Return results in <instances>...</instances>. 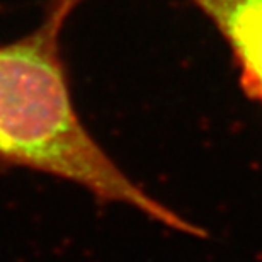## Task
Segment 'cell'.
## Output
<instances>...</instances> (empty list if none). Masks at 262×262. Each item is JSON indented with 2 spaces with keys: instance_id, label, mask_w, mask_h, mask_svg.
I'll return each mask as SVG.
<instances>
[{
  "instance_id": "1",
  "label": "cell",
  "mask_w": 262,
  "mask_h": 262,
  "mask_svg": "<svg viewBox=\"0 0 262 262\" xmlns=\"http://www.w3.org/2000/svg\"><path fill=\"white\" fill-rule=\"evenodd\" d=\"M63 26L45 17L0 46V164L73 182L101 204H126L191 237L206 232L146 194L109 157L75 111L60 55Z\"/></svg>"
},
{
  "instance_id": "2",
  "label": "cell",
  "mask_w": 262,
  "mask_h": 262,
  "mask_svg": "<svg viewBox=\"0 0 262 262\" xmlns=\"http://www.w3.org/2000/svg\"><path fill=\"white\" fill-rule=\"evenodd\" d=\"M203 10L232 48L242 85L262 102V0H191Z\"/></svg>"
},
{
  "instance_id": "3",
  "label": "cell",
  "mask_w": 262,
  "mask_h": 262,
  "mask_svg": "<svg viewBox=\"0 0 262 262\" xmlns=\"http://www.w3.org/2000/svg\"><path fill=\"white\" fill-rule=\"evenodd\" d=\"M83 0H51L48 12H46V17L53 19L55 23L58 24H65L67 17L73 12V9L77 5H80Z\"/></svg>"
}]
</instances>
